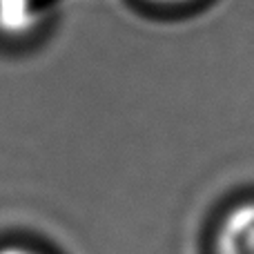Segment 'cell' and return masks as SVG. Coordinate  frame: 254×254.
<instances>
[{"instance_id":"4","label":"cell","mask_w":254,"mask_h":254,"mask_svg":"<svg viewBox=\"0 0 254 254\" xmlns=\"http://www.w3.org/2000/svg\"><path fill=\"white\" fill-rule=\"evenodd\" d=\"M152 2H161V4H176V2H188V0H152Z\"/></svg>"},{"instance_id":"1","label":"cell","mask_w":254,"mask_h":254,"mask_svg":"<svg viewBox=\"0 0 254 254\" xmlns=\"http://www.w3.org/2000/svg\"><path fill=\"white\" fill-rule=\"evenodd\" d=\"M216 254H254V203L234 207L216 232Z\"/></svg>"},{"instance_id":"2","label":"cell","mask_w":254,"mask_h":254,"mask_svg":"<svg viewBox=\"0 0 254 254\" xmlns=\"http://www.w3.org/2000/svg\"><path fill=\"white\" fill-rule=\"evenodd\" d=\"M40 20L36 0H0V31L7 36H25Z\"/></svg>"},{"instance_id":"3","label":"cell","mask_w":254,"mask_h":254,"mask_svg":"<svg viewBox=\"0 0 254 254\" xmlns=\"http://www.w3.org/2000/svg\"><path fill=\"white\" fill-rule=\"evenodd\" d=\"M0 254H36V252L27 250V248H2Z\"/></svg>"}]
</instances>
